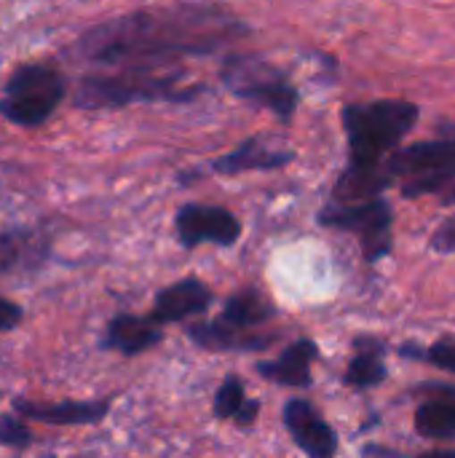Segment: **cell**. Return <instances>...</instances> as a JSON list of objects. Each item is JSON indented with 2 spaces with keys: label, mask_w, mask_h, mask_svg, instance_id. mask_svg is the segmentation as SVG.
Wrapping results in <instances>:
<instances>
[{
  "label": "cell",
  "mask_w": 455,
  "mask_h": 458,
  "mask_svg": "<svg viewBox=\"0 0 455 458\" xmlns=\"http://www.w3.org/2000/svg\"><path fill=\"white\" fill-rule=\"evenodd\" d=\"M244 35V21L215 5L139 8L94 24L78 38L75 56L97 67L177 62L215 54Z\"/></svg>",
  "instance_id": "cell-1"
},
{
  "label": "cell",
  "mask_w": 455,
  "mask_h": 458,
  "mask_svg": "<svg viewBox=\"0 0 455 458\" xmlns=\"http://www.w3.org/2000/svg\"><path fill=\"white\" fill-rule=\"evenodd\" d=\"M185 67L180 62H137L121 64L113 72L83 75L72 97L80 110H115L134 102H180L196 97V89L182 86Z\"/></svg>",
  "instance_id": "cell-2"
},
{
  "label": "cell",
  "mask_w": 455,
  "mask_h": 458,
  "mask_svg": "<svg viewBox=\"0 0 455 458\" xmlns=\"http://www.w3.org/2000/svg\"><path fill=\"white\" fill-rule=\"evenodd\" d=\"M418 105L408 99H375L349 105L343 110V129L349 137L351 158L349 166L365 172H389V156L418 123Z\"/></svg>",
  "instance_id": "cell-3"
},
{
  "label": "cell",
  "mask_w": 455,
  "mask_h": 458,
  "mask_svg": "<svg viewBox=\"0 0 455 458\" xmlns=\"http://www.w3.org/2000/svg\"><path fill=\"white\" fill-rule=\"evenodd\" d=\"M274 314V306L257 290H244L228 298L217 319L190 325L188 338L209 352H263L274 344V335H263L260 327Z\"/></svg>",
  "instance_id": "cell-4"
},
{
  "label": "cell",
  "mask_w": 455,
  "mask_h": 458,
  "mask_svg": "<svg viewBox=\"0 0 455 458\" xmlns=\"http://www.w3.org/2000/svg\"><path fill=\"white\" fill-rule=\"evenodd\" d=\"M223 83L239 97L257 107L271 110L276 118L290 121L298 107V89L276 64L257 54H228L220 67Z\"/></svg>",
  "instance_id": "cell-5"
},
{
  "label": "cell",
  "mask_w": 455,
  "mask_h": 458,
  "mask_svg": "<svg viewBox=\"0 0 455 458\" xmlns=\"http://www.w3.org/2000/svg\"><path fill=\"white\" fill-rule=\"evenodd\" d=\"M67 94V81L59 70L46 64L16 67L0 97V115L16 126L32 129L46 123Z\"/></svg>",
  "instance_id": "cell-6"
},
{
  "label": "cell",
  "mask_w": 455,
  "mask_h": 458,
  "mask_svg": "<svg viewBox=\"0 0 455 458\" xmlns=\"http://www.w3.org/2000/svg\"><path fill=\"white\" fill-rule=\"evenodd\" d=\"M319 223L324 228L349 231L359 239L362 258L367 263L383 260L392 252V231H394V212L392 204L378 196L357 204H335L330 201L319 212Z\"/></svg>",
  "instance_id": "cell-7"
},
{
  "label": "cell",
  "mask_w": 455,
  "mask_h": 458,
  "mask_svg": "<svg viewBox=\"0 0 455 458\" xmlns=\"http://www.w3.org/2000/svg\"><path fill=\"white\" fill-rule=\"evenodd\" d=\"M177 239L182 247L193 250L204 242L231 247L241 236V223L233 212L209 204H182L174 217Z\"/></svg>",
  "instance_id": "cell-8"
},
{
  "label": "cell",
  "mask_w": 455,
  "mask_h": 458,
  "mask_svg": "<svg viewBox=\"0 0 455 458\" xmlns=\"http://www.w3.org/2000/svg\"><path fill=\"white\" fill-rule=\"evenodd\" d=\"M284 427L292 435L295 445L311 458H330L338 454V437L333 427L316 413L306 400H290L284 405Z\"/></svg>",
  "instance_id": "cell-9"
},
{
  "label": "cell",
  "mask_w": 455,
  "mask_h": 458,
  "mask_svg": "<svg viewBox=\"0 0 455 458\" xmlns=\"http://www.w3.org/2000/svg\"><path fill=\"white\" fill-rule=\"evenodd\" d=\"M13 411L29 421L51 424V427H86V424H99L107 411L110 400H64V403H32L24 397L13 400Z\"/></svg>",
  "instance_id": "cell-10"
},
{
  "label": "cell",
  "mask_w": 455,
  "mask_h": 458,
  "mask_svg": "<svg viewBox=\"0 0 455 458\" xmlns=\"http://www.w3.org/2000/svg\"><path fill=\"white\" fill-rule=\"evenodd\" d=\"M164 325H158L153 317H137V314H118L107 322L102 346L110 352H118L123 357H137L164 338Z\"/></svg>",
  "instance_id": "cell-11"
},
{
  "label": "cell",
  "mask_w": 455,
  "mask_h": 458,
  "mask_svg": "<svg viewBox=\"0 0 455 458\" xmlns=\"http://www.w3.org/2000/svg\"><path fill=\"white\" fill-rule=\"evenodd\" d=\"M455 169V137L416 142L410 148H400L389 156V172L394 180H408L424 172Z\"/></svg>",
  "instance_id": "cell-12"
},
{
  "label": "cell",
  "mask_w": 455,
  "mask_h": 458,
  "mask_svg": "<svg viewBox=\"0 0 455 458\" xmlns=\"http://www.w3.org/2000/svg\"><path fill=\"white\" fill-rule=\"evenodd\" d=\"M209 303H212V293H209V287L204 282L182 279V282H174V284L164 287L156 295L150 317L158 325H172V322H182L188 317H196V314L206 311Z\"/></svg>",
  "instance_id": "cell-13"
},
{
  "label": "cell",
  "mask_w": 455,
  "mask_h": 458,
  "mask_svg": "<svg viewBox=\"0 0 455 458\" xmlns=\"http://www.w3.org/2000/svg\"><path fill=\"white\" fill-rule=\"evenodd\" d=\"M292 161V153L290 150H279V148H271L263 137H249L244 140L239 148H233L231 153L220 156L212 166L217 174H241V172H268V169H279L284 164Z\"/></svg>",
  "instance_id": "cell-14"
},
{
  "label": "cell",
  "mask_w": 455,
  "mask_h": 458,
  "mask_svg": "<svg viewBox=\"0 0 455 458\" xmlns=\"http://www.w3.org/2000/svg\"><path fill=\"white\" fill-rule=\"evenodd\" d=\"M316 357H319V349L314 341H298L274 362H260L257 373L279 386L303 389L311 384V365L316 362Z\"/></svg>",
  "instance_id": "cell-15"
},
{
  "label": "cell",
  "mask_w": 455,
  "mask_h": 458,
  "mask_svg": "<svg viewBox=\"0 0 455 458\" xmlns=\"http://www.w3.org/2000/svg\"><path fill=\"white\" fill-rule=\"evenodd\" d=\"M440 394L429 397L416 411V432L426 440L453 443L455 440V389L437 386Z\"/></svg>",
  "instance_id": "cell-16"
},
{
  "label": "cell",
  "mask_w": 455,
  "mask_h": 458,
  "mask_svg": "<svg viewBox=\"0 0 455 458\" xmlns=\"http://www.w3.org/2000/svg\"><path fill=\"white\" fill-rule=\"evenodd\" d=\"M383 346L375 338H359L357 354L351 357L346 368V384L354 389H370L378 386L386 378V362H383Z\"/></svg>",
  "instance_id": "cell-17"
},
{
  "label": "cell",
  "mask_w": 455,
  "mask_h": 458,
  "mask_svg": "<svg viewBox=\"0 0 455 458\" xmlns=\"http://www.w3.org/2000/svg\"><path fill=\"white\" fill-rule=\"evenodd\" d=\"M48 252L46 242H38L35 233L29 231H8L0 233V274L13 271V268H32L35 263H40Z\"/></svg>",
  "instance_id": "cell-18"
},
{
  "label": "cell",
  "mask_w": 455,
  "mask_h": 458,
  "mask_svg": "<svg viewBox=\"0 0 455 458\" xmlns=\"http://www.w3.org/2000/svg\"><path fill=\"white\" fill-rule=\"evenodd\" d=\"M260 411V403L247 400L244 381L239 376H228L220 389L215 392V416L217 419H233L241 427H249Z\"/></svg>",
  "instance_id": "cell-19"
},
{
  "label": "cell",
  "mask_w": 455,
  "mask_h": 458,
  "mask_svg": "<svg viewBox=\"0 0 455 458\" xmlns=\"http://www.w3.org/2000/svg\"><path fill=\"white\" fill-rule=\"evenodd\" d=\"M402 196L421 199V196H440L445 204L455 201V169H440V172H424L416 177H408L402 185Z\"/></svg>",
  "instance_id": "cell-20"
},
{
  "label": "cell",
  "mask_w": 455,
  "mask_h": 458,
  "mask_svg": "<svg viewBox=\"0 0 455 458\" xmlns=\"http://www.w3.org/2000/svg\"><path fill=\"white\" fill-rule=\"evenodd\" d=\"M32 432L29 427L24 424V416H19L13 411V416H0V445L3 448H13V451H21L27 445H32Z\"/></svg>",
  "instance_id": "cell-21"
},
{
  "label": "cell",
  "mask_w": 455,
  "mask_h": 458,
  "mask_svg": "<svg viewBox=\"0 0 455 458\" xmlns=\"http://www.w3.org/2000/svg\"><path fill=\"white\" fill-rule=\"evenodd\" d=\"M424 360L432 362V365L440 368V370L455 373V344L453 341H448V338H445V341H437L434 346L426 349Z\"/></svg>",
  "instance_id": "cell-22"
},
{
  "label": "cell",
  "mask_w": 455,
  "mask_h": 458,
  "mask_svg": "<svg viewBox=\"0 0 455 458\" xmlns=\"http://www.w3.org/2000/svg\"><path fill=\"white\" fill-rule=\"evenodd\" d=\"M21 319H24L21 306L0 295V333H11V330H16V327L21 325Z\"/></svg>",
  "instance_id": "cell-23"
},
{
  "label": "cell",
  "mask_w": 455,
  "mask_h": 458,
  "mask_svg": "<svg viewBox=\"0 0 455 458\" xmlns=\"http://www.w3.org/2000/svg\"><path fill=\"white\" fill-rule=\"evenodd\" d=\"M432 247L437 250V252H455V220H445L437 231H434V236H432Z\"/></svg>",
  "instance_id": "cell-24"
}]
</instances>
